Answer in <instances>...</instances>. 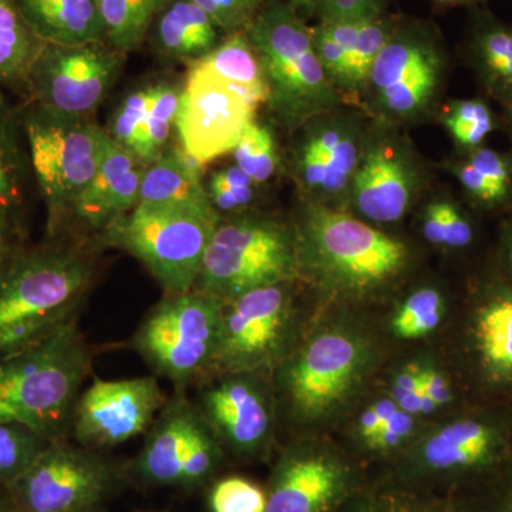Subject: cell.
Listing matches in <instances>:
<instances>
[{"label":"cell","mask_w":512,"mask_h":512,"mask_svg":"<svg viewBox=\"0 0 512 512\" xmlns=\"http://www.w3.org/2000/svg\"><path fill=\"white\" fill-rule=\"evenodd\" d=\"M90 248L59 237L22 247L0 271V359L42 342L76 318L92 285Z\"/></svg>","instance_id":"cell-1"},{"label":"cell","mask_w":512,"mask_h":512,"mask_svg":"<svg viewBox=\"0 0 512 512\" xmlns=\"http://www.w3.org/2000/svg\"><path fill=\"white\" fill-rule=\"evenodd\" d=\"M92 363L79 316L42 342L2 357L0 423L20 424L47 441L69 439L74 407Z\"/></svg>","instance_id":"cell-2"},{"label":"cell","mask_w":512,"mask_h":512,"mask_svg":"<svg viewBox=\"0 0 512 512\" xmlns=\"http://www.w3.org/2000/svg\"><path fill=\"white\" fill-rule=\"evenodd\" d=\"M220 212L207 195L188 200L137 204L117 218L101 239L138 259L165 295L194 289Z\"/></svg>","instance_id":"cell-3"},{"label":"cell","mask_w":512,"mask_h":512,"mask_svg":"<svg viewBox=\"0 0 512 512\" xmlns=\"http://www.w3.org/2000/svg\"><path fill=\"white\" fill-rule=\"evenodd\" d=\"M244 32L261 60L276 119L298 127L335 110L338 89L319 62L311 28L292 6L269 2Z\"/></svg>","instance_id":"cell-4"},{"label":"cell","mask_w":512,"mask_h":512,"mask_svg":"<svg viewBox=\"0 0 512 512\" xmlns=\"http://www.w3.org/2000/svg\"><path fill=\"white\" fill-rule=\"evenodd\" d=\"M224 302L192 289L165 295L138 326L131 346L156 377L187 392L212 375L220 348Z\"/></svg>","instance_id":"cell-5"},{"label":"cell","mask_w":512,"mask_h":512,"mask_svg":"<svg viewBox=\"0 0 512 512\" xmlns=\"http://www.w3.org/2000/svg\"><path fill=\"white\" fill-rule=\"evenodd\" d=\"M22 114L30 167L47 207V234L62 237L70 208L99 168L107 133L87 119L29 101Z\"/></svg>","instance_id":"cell-6"},{"label":"cell","mask_w":512,"mask_h":512,"mask_svg":"<svg viewBox=\"0 0 512 512\" xmlns=\"http://www.w3.org/2000/svg\"><path fill=\"white\" fill-rule=\"evenodd\" d=\"M296 255L346 291L363 292L399 275L407 248L379 229L325 205H309L303 215Z\"/></svg>","instance_id":"cell-7"},{"label":"cell","mask_w":512,"mask_h":512,"mask_svg":"<svg viewBox=\"0 0 512 512\" xmlns=\"http://www.w3.org/2000/svg\"><path fill=\"white\" fill-rule=\"evenodd\" d=\"M296 266V241L284 225L258 217L221 221L194 289L228 302L252 289L288 282Z\"/></svg>","instance_id":"cell-8"},{"label":"cell","mask_w":512,"mask_h":512,"mask_svg":"<svg viewBox=\"0 0 512 512\" xmlns=\"http://www.w3.org/2000/svg\"><path fill=\"white\" fill-rule=\"evenodd\" d=\"M222 458V446L197 404L185 392H174L147 431L133 471L146 484L192 490L211 478Z\"/></svg>","instance_id":"cell-9"},{"label":"cell","mask_w":512,"mask_h":512,"mask_svg":"<svg viewBox=\"0 0 512 512\" xmlns=\"http://www.w3.org/2000/svg\"><path fill=\"white\" fill-rule=\"evenodd\" d=\"M116 467L67 440L52 441L9 488L20 512H80L100 508L116 488Z\"/></svg>","instance_id":"cell-10"},{"label":"cell","mask_w":512,"mask_h":512,"mask_svg":"<svg viewBox=\"0 0 512 512\" xmlns=\"http://www.w3.org/2000/svg\"><path fill=\"white\" fill-rule=\"evenodd\" d=\"M444 64L443 45L433 30L419 22H394L366 84L386 116L410 120L429 109Z\"/></svg>","instance_id":"cell-11"},{"label":"cell","mask_w":512,"mask_h":512,"mask_svg":"<svg viewBox=\"0 0 512 512\" xmlns=\"http://www.w3.org/2000/svg\"><path fill=\"white\" fill-rule=\"evenodd\" d=\"M288 282L252 289L224 302L220 348L212 375L259 373L279 362L291 333Z\"/></svg>","instance_id":"cell-12"},{"label":"cell","mask_w":512,"mask_h":512,"mask_svg":"<svg viewBox=\"0 0 512 512\" xmlns=\"http://www.w3.org/2000/svg\"><path fill=\"white\" fill-rule=\"evenodd\" d=\"M259 104L251 94L191 64L175 120L181 148L201 165L234 151Z\"/></svg>","instance_id":"cell-13"},{"label":"cell","mask_w":512,"mask_h":512,"mask_svg":"<svg viewBox=\"0 0 512 512\" xmlns=\"http://www.w3.org/2000/svg\"><path fill=\"white\" fill-rule=\"evenodd\" d=\"M117 53L100 43L46 45L30 74L29 101L60 116L87 119L119 76Z\"/></svg>","instance_id":"cell-14"},{"label":"cell","mask_w":512,"mask_h":512,"mask_svg":"<svg viewBox=\"0 0 512 512\" xmlns=\"http://www.w3.org/2000/svg\"><path fill=\"white\" fill-rule=\"evenodd\" d=\"M167 399L156 376L94 377L77 399L70 437L90 450H111L147 433Z\"/></svg>","instance_id":"cell-15"},{"label":"cell","mask_w":512,"mask_h":512,"mask_svg":"<svg viewBox=\"0 0 512 512\" xmlns=\"http://www.w3.org/2000/svg\"><path fill=\"white\" fill-rule=\"evenodd\" d=\"M363 366L359 343L345 333H323L291 360L282 386L298 416L328 413L352 389Z\"/></svg>","instance_id":"cell-16"},{"label":"cell","mask_w":512,"mask_h":512,"mask_svg":"<svg viewBox=\"0 0 512 512\" xmlns=\"http://www.w3.org/2000/svg\"><path fill=\"white\" fill-rule=\"evenodd\" d=\"M220 380H204L198 410L220 444L238 454H255L268 444L272 409L254 373H218Z\"/></svg>","instance_id":"cell-17"},{"label":"cell","mask_w":512,"mask_h":512,"mask_svg":"<svg viewBox=\"0 0 512 512\" xmlns=\"http://www.w3.org/2000/svg\"><path fill=\"white\" fill-rule=\"evenodd\" d=\"M144 168L107 133L99 168L73 202L67 222L103 234L117 218L136 207Z\"/></svg>","instance_id":"cell-18"},{"label":"cell","mask_w":512,"mask_h":512,"mask_svg":"<svg viewBox=\"0 0 512 512\" xmlns=\"http://www.w3.org/2000/svg\"><path fill=\"white\" fill-rule=\"evenodd\" d=\"M416 175L399 151L372 146L360 158L352 181L357 211L367 220L390 224L402 220L412 205Z\"/></svg>","instance_id":"cell-19"},{"label":"cell","mask_w":512,"mask_h":512,"mask_svg":"<svg viewBox=\"0 0 512 512\" xmlns=\"http://www.w3.org/2000/svg\"><path fill=\"white\" fill-rule=\"evenodd\" d=\"M346 487L340 464L318 454H289L276 468L266 512H326Z\"/></svg>","instance_id":"cell-20"},{"label":"cell","mask_w":512,"mask_h":512,"mask_svg":"<svg viewBox=\"0 0 512 512\" xmlns=\"http://www.w3.org/2000/svg\"><path fill=\"white\" fill-rule=\"evenodd\" d=\"M464 50L484 89L512 116V23L480 6L473 8Z\"/></svg>","instance_id":"cell-21"},{"label":"cell","mask_w":512,"mask_h":512,"mask_svg":"<svg viewBox=\"0 0 512 512\" xmlns=\"http://www.w3.org/2000/svg\"><path fill=\"white\" fill-rule=\"evenodd\" d=\"M23 18L46 45L100 43L106 36L97 0H16Z\"/></svg>","instance_id":"cell-22"},{"label":"cell","mask_w":512,"mask_h":512,"mask_svg":"<svg viewBox=\"0 0 512 512\" xmlns=\"http://www.w3.org/2000/svg\"><path fill=\"white\" fill-rule=\"evenodd\" d=\"M325 116L309 121L312 126L302 146L312 151L322 168V194L335 195L352 185L363 153L352 124Z\"/></svg>","instance_id":"cell-23"},{"label":"cell","mask_w":512,"mask_h":512,"mask_svg":"<svg viewBox=\"0 0 512 512\" xmlns=\"http://www.w3.org/2000/svg\"><path fill=\"white\" fill-rule=\"evenodd\" d=\"M500 446L498 431L483 421H454L431 434L423 447V460L433 470L447 471L481 466Z\"/></svg>","instance_id":"cell-24"},{"label":"cell","mask_w":512,"mask_h":512,"mask_svg":"<svg viewBox=\"0 0 512 512\" xmlns=\"http://www.w3.org/2000/svg\"><path fill=\"white\" fill-rule=\"evenodd\" d=\"M217 26L192 0L168 3L156 25V45L168 59H201L218 45Z\"/></svg>","instance_id":"cell-25"},{"label":"cell","mask_w":512,"mask_h":512,"mask_svg":"<svg viewBox=\"0 0 512 512\" xmlns=\"http://www.w3.org/2000/svg\"><path fill=\"white\" fill-rule=\"evenodd\" d=\"M473 330L485 375L494 382H512V292L488 298L476 313Z\"/></svg>","instance_id":"cell-26"},{"label":"cell","mask_w":512,"mask_h":512,"mask_svg":"<svg viewBox=\"0 0 512 512\" xmlns=\"http://www.w3.org/2000/svg\"><path fill=\"white\" fill-rule=\"evenodd\" d=\"M32 174L22 114L0 89V208L18 218Z\"/></svg>","instance_id":"cell-27"},{"label":"cell","mask_w":512,"mask_h":512,"mask_svg":"<svg viewBox=\"0 0 512 512\" xmlns=\"http://www.w3.org/2000/svg\"><path fill=\"white\" fill-rule=\"evenodd\" d=\"M45 46L23 18L16 0H0V86L26 92Z\"/></svg>","instance_id":"cell-28"},{"label":"cell","mask_w":512,"mask_h":512,"mask_svg":"<svg viewBox=\"0 0 512 512\" xmlns=\"http://www.w3.org/2000/svg\"><path fill=\"white\" fill-rule=\"evenodd\" d=\"M201 167L183 148H165L157 161L144 168L137 204H160L207 195L201 181Z\"/></svg>","instance_id":"cell-29"},{"label":"cell","mask_w":512,"mask_h":512,"mask_svg":"<svg viewBox=\"0 0 512 512\" xmlns=\"http://www.w3.org/2000/svg\"><path fill=\"white\" fill-rule=\"evenodd\" d=\"M191 64L234 84L259 103H268L269 89L264 69L244 30L231 33L210 53Z\"/></svg>","instance_id":"cell-30"},{"label":"cell","mask_w":512,"mask_h":512,"mask_svg":"<svg viewBox=\"0 0 512 512\" xmlns=\"http://www.w3.org/2000/svg\"><path fill=\"white\" fill-rule=\"evenodd\" d=\"M167 5L168 0H97L104 33L119 53L143 45L151 23Z\"/></svg>","instance_id":"cell-31"},{"label":"cell","mask_w":512,"mask_h":512,"mask_svg":"<svg viewBox=\"0 0 512 512\" xmlns=\"http://www.w3.org/2000/svg\"><path fill=\"white\" fill-rule=\"evenodd\" d=\"M180 96L181 90L174 84H154L150 107L134 154L143 167L157 161L167 148L171 128L177 120Z\"/></svg>","instance_id":"cell-32"},{"label":"cell","mask_w":512,"mask_h":512,"mask_svg":"<svg viewBox=\"0 0 512 512\" xmlns=\"http://www.w3.org/2000/svg\"><path fill=\"white\" fill-rule=\"evenodd\" d=\"M49 443L20 424L0 423V491H8Z\"/></svg>","instance_id":"cell-33"},{"label":"cell","mask_w":512,"mask_h":512,"mask_svg":"<svg viewBox=\"0 0 512 512\" xmlns=\"http://www.w3.org/2000/svg\"><path fill=\"white\" fill-rule=\"evenodd\" d=\"M443 124L454 143L468 153L483 146L485 138L494 131L495 119L484 100L464 99L453 101L448 106Z\"/></svg>","instance_id":"cell-34"},{"label":"cell","mask_w":512,"mask_h":512,"mask_svg":"<svg viewBox=\"0 0 512 512\" xmlns=\"http://www.w3.org/2000/svg\"><path fill=\"white\" fill-rule=\"evenodd\" d=\"M235 165L255 184L266 183L278 168V148L272 131L252 121L234 148Z\"/></svg>","instance_id":"cell-35"},{"label":"cell","mask_w":512,"mask_h":512,"mask_svg":"<svg viewBox=\"0 0 512 512\" xmlns=\"http://www.w3.org/2000/svg\"><path fill=\"white\" fill-rule=\"evenodd\" d=\"M443 313V296L437 289H417L394 316V333L402 339L423 338L440 325Z\"/></svg>","instance_id":"cell-36"},{"label":"cell","mask_w":512,"mask_h":512,"mask_svg":"<svg viewBox=\"0 0 512 512\" xmlns=\"http://www.w3.org/2000/svg\"><path fill=\"white\" fill-rule=\"evenodd\" d=\"M427 241L447 248H466L473 241V227L466 215L448 201L431 202L424 212Z\"/></svg>","instance_id":"cell-37"},{"label":"cell","mask_w":512,"mask_h":512,"mask_svg":"<svg viewBox=\"0 0 512 512\" xmlns=\"http://www.w3.org/2000/svg\"><path fill=\"white\" fill-rule=\"evenodd\" d=\"M393 25L394 22L384 19L383 15L360 23L355 43L349 52L350 69L356 90L366 86L373 63L386 45Z\"/></svg>","instance_id":"cell-38"},{"label":"cell","mask_w":512,"mask_h":512,"mask_svg":"<svg viewBox=\"0 0 512 512\" xmlns=\"http://www.w3.org/2000/svg\"><path fill=\"white\" fill-rule=\"evenodd\" d=\"M268 494L247 478L227 477L214 484L211 512H266Z\"/></svg>","instance_id":"cell-39"},{"label":"cell","mask_w":512,"mask_h":512,"mask_svg":"<svg viewBox=\"0 0 512 512\" xmlns=\"http://www.w3.org/2000/svg\"><path fill=\"white\" fill-rule=\"evenodd\" d=\"M254 181L237 165L222 168L208 181V198L218 212L241 211L254 198Z\"/></svg>","instance_id":"cell-40"},{"label":"cell","mask_w":512,"mask_h":512,"mask_svg":"<svg viewBox=\"0 0 512 512\" xmlns=\"http://www.w3.org/2000/svg\"><path fill=\"white\" fill-rule=\"evenodd\" d=\"M151 93L153 86L128 94L114 116L109 136L133 156L136 154L138 138L150 107Z\"/></svg>","instance_id":"cell-41"},{"label":"cell","mask_w":512,"mask_h":512,"mask_svg":"<svg viewBox=\"0 0 512 512\" xmlns=\"http://www.w3.org/2000/svg\"><path fill=\"white\" fill-rule=\"evenodd\" d=\"M311 37L319 62L322 63L323 69H325L332 83L335 84L336 89L355 92L356 87L353 83L348 53L329 35L328 30L323 28L322 23L316 25L315 28H311Z\"/></svg>","instance_id":"cell-42"},{"label":"cell","mask_w":512,"mask_h":512,"mask_svg":"<svg viewBox=\"0 0 512 512\" xmlns=\"http://www.w3.org/2000/svg\"><path fill=\"white\" fill-rule=\"evenodd\" d=\"M319 22H360L383 15L386 0H302Z\"/></svg>","instance_id":"cell-43"},{"label":"cell","mask_w":512,"mask_h":512,"mask_svg":"<svg viewBox=\"0 0 512 512\" xmlns=\"http://www.w3.org/2000/svg\"><path fill=\"white\" fill-rule=\"evenodd\" d=\"M466 160L493 191L497 204L503 202L510 194L512 183L510 161L503 154L484 146L468 151Z\"/></svg>","instance_id":"cell-44"},{"label":"cell","mask_w":512,"mask_h":512,"mask_svg":"<svg viewBox=\"0 0 512 512\" xmlns=\"http://www.w3.org/2000/svg\"><path fill=\"white\" fill-rule=\"evenodd\" d=\"M210 16L215 26L229 33L247 29L261 9V0H192Z\"/></svg>","instance_id":"cell-45"},{"label":"cell","mask_w":512,"mask_h":512,"mask_svg":"<svg viewBox=\"0 0 512 512\" xmlns=\"http://www.w3.org/2000/svg\"><path fill=\"white\" fill-rule=\"evenodd\" d=\"M420 377L419 365L406 366L394 377L392 399L400 409L412 416L431 414L439 409L436 403L431 402L429 397L421 392Z\"/></svg>","instance_id":"cell-46"},{"label":"cell","mask_w":512,"mask_h":512,"mask_svg":"<svg viewBox=\"0 0 512 512\" xmlns=\"http://www.w3.org/2000/svg\"><path fill=\"white\" fill-rule=\"evenodd\" d=\"M413 429L414 416L399 407L367 444L376 450H390L399 447L412 434Z\"/></svg>","instance_id":"cell-47"},{"label":"cell","mask_w":512,"mask_h":512,"mask_svg":"<svg viewBox=\"0 0 512 512\" xmlns=\"http://www.w3.org/2000/svg\"><path fill=\"white\" fill-rule=\"evenodd\" d=\"M457 180L460 181L461 187L466 190L473 200L481 202V204L494 205L497 204L493 191L490 190L487 183L483 180L476 168L467 160L460 161L453 167Z\"/></svg>","instance_id":"cell-48"},{"label":"cell","mask_w":512,"mask_h":512,"mask_svg":"<svg viewBox=\"0 0 512 512\" xmlns=\"http://www.w3.org/2000/svg\"><path fill=\"white\" fill-rule=\"evenodd\" d=\"M397 409H399V406L394 403L392 397H387V399L373 403L372 406L360 416L359 433L360 436L365 439L366 443H369V441L379 433L383 424L386 423L387 419H389Z\"/></svg>","instance_id":"cell-49"},{"label":"cell","mask_w":512,"mask_h":512,"mask_svg":"<svg viewBox=\"0 0 512 512\" xmlns=\"http://www.w3.org/2000/svg\"><path fill=\"white\" fill-rule=\"evenodd\" d=\"M22 247L18 218L0 208V271Z\"/></svg>","instance_id":"cell-50"},{"label":"cell","mask_w":512,"mask_h":512,"mask_svg":"<svg viewBox=\"0 0 512 512\" xmlns=\"http://www.w3.org/2000/svg\"><path fill=\"white\" fill-rule=\"evenodd\" d=\"M421 392L437 404V407L446 406L453 400V392H451L450 382L443 373L433 367H421L420 377Z\"/></svg>","instance_id":"cell-51"},{"label":"cell","mask_w":512,"mask_h":512,"mask_svg":"<svg viewBox=\"0 0 512 512\" xmlns=\"http://www.w3.org/2000/svg\"><path fill=\"white\" fill-rule=\"evenodd\" d=\"M441 6H470V8H477L483 5L488 0H433Z\"/></svg>","instance_id":"cell-52"},{"label":"cell","mask_w":512,"mask_h":512,"mask_svg":"<svg viewBox=\"0 0 512 512\" xmlns=\"http://www.w3.org/2000/svg\"><path fill=\"white\" fill-rule=\"evenodd\" d=\"M0 512H20L6 491H0Z\"/></svg>","instance_id":"cell-53"},{"label":"cell","mask_w":512,"mask_h":512,"mask_svg":"<svg viewBox=\"0 0 512 512\" xmlns=\"http://www.w3.org/2000/svg\"><path fill=\"white\" fill-rule=\"evenodd\" d=\"M505 261H507L512 272V232L510 237H508L507 242H505Z\"/></svg>","instance_id":"cell-54"},{"label":"cell","mask_w":512,"mask_h":512,"mask_svg":"<svg viewBox=\"0 0 512 512\" xmlns=\"http://www.w3.org/2000/svg\"><path fill=\"white\" fill-rule=\"evenodd\" d=\"M504 512H512V497L510 498V503H508L507 508H505Z\"/></svg>","instance_id":"cell-55"},{"label":"cell","mask_w":512,"mask_h":512,"mask_svg":"<svg viewBox=\"0 0 512 512\" xmlns=\"http://www.w3.org/2000/svg\"><path fill=\"white\" fill-rule=\"evenodd\" d=\"M80 512H101L100 508H94V510L80 511Z\"/></svg>","instance_id":"cell-56"}]
</instances>
